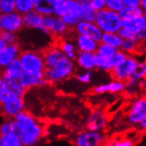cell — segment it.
<instances>
[{"label": "cell", "instance_id": "cell-15", "mask_svg": "<svg viewBox=\"0 0 146 146\" xmlns=\"http://www.w3.org/2000/svg\"><path fill=\"white\" fill-rule=\"evenodd\" d=\"M45 68H52L56 66L66 57V54L58 46L50 47L42 52Z\"/></svg>", "mask_w": 146, "mask_h": 146}, {"label": "cell", "instance_id": "cell-40", "mask_svg": "<svg viewBox=\"0 0 146 146\" xmlns=\"http://www.w3.org/2000/svg\"><path fill=\"white\" fill-rule=\"evenodd\" d=\"M105 6L107 9L119 12L124 6L121 0H104Z\"/></svg>", "mask_w": 146, "mask_h": 146}, {"label": "cell", "instance_id": "cell-13", "mask_svg": "<svg viewBox=\"0 0 146 146\" xmlns=\"http://www.w3.org/2000/svg\"><path fill=\"white\" fill-rule=\"evenodd\" d=\"M21 51V50L18 42L5 44V47L0 50V71L3 70L15 58H18Z\"/></svg>", "mask_w": 146, "mask_h": 146}, {"label": "cell", "instance_id": "cell-45", "mask_svg": "<svg viewBox=\"0 0 146 146\" xmlns=\"http://www.w3.org/2000/svg\"><path fill=\"white\" fill-rule=\"evenodd\" d=\"M124 5H130V6H139L140 0H121Z\"/></svg>", "mask_w": 146, "mask_h": 146}, {"label": "cell", "instance_id": "cell-12", "mask_svg": "<svg viewBox=\"0 0 146 146\" xmlns=\"http://www.w3.org/2000/svg\"><path fill=\"white\" fill-rule=\"evenodd\" d=\"M21 84L26 90H29L35 87H41L48 83L44 77V72L41 73H29L24 72L19 79Z\"/></svg>", "mask_w": 146, "mask_h": 146}, {"label": "cell", "instance_id": "cell-24", "mask_svg": "<svg viewBox=\"0 0 146 146\" xmlns=\"http://www.w3.org/2000/svg\"><path fill=\"white\" fill-rule=\"evenodd\" d=\"M119 15L121 16L122 20L130 19L134 17L145 14V11L143 10L140 6H130V5H124L121 10L118 12Z\"/></svg>", "mask_w": 146, "mask_h": 146}, {"label": "cell", "instance_id": "cell-3", "mask_svg": "<svg viewBox=\"0 0 146 146\" xmlns=\"http://www.w3.org/2000/svg\"><path fill=\"white\" fill-rule=\"evenodd\" d=\"M75 65L72 59L65 57L56 66L52 68H45L44 74L49 82H58L70 77L74 72Z\"/></svg>", "mask_w": 146, "mask_h": 146}, {"label": "cell", "instance_id": "cell-44", "mask_svg": "<svg viewBox=\"0 0 146 146\" xmlns=\"http://www.w3.org/2000/svg\"><path fill=\"white\" fill-rule=\"evenodd\" d=\"M111 145H115V146H132L134 145V143L128 139H124V140H119L117 141L116 143H111Z\"/></svg>", "mask_w": 146, "mask_h": 146}, {"label": "cell", "instance_id": "cell-48", "mask_svg": "<svg viewBox=\"0 0 146 146\" xmlns=\"http://www.w3.org/2000/svg\"><path fill=\"white\" fill-rule=\"evenodd\" d=\"M143 10L145 11L146 9V0H140V5H139Z\"/></svg>", "mask_w": 146, "mask_h": 146}, {"label": "cell", "instance_id": "cell-17", "mask_svg": "<svg viewBox=\"0 0 146 146\" xmlns=\"http://www.w3.org/2000/svg\"><path fill=\"white\" fill-rule=\"evenodd\" d=\"M123 90H125V82L118 80H114L106 84L98 85L92 90L93 93L97 95L105 93H119Z\"/></svg>", "mask_w": 146, "mask_h": 146}, {"label": "cell", "instance_id": "cell-9", "mask_svg": "<svg viewBox=\"0 0 146 146\" xmlns=\"http://www.w3.org/2000/svg\"><path fill=\"white\" fill-rule=\"evenodd\" d=\"M144 118H146V99L139 98L133 102L128 111L127 121L132 125H138Z\"/></svg>", "mask_w": 146, "mask_h": 146}, {"label": "cell", "instance_id": "cell-34", "mask_svg": "<svg viewBox=\"0 0 146 146\" xmlns=\"http://www.w3.org/2000/svg\"><path fill=\"white\" fill-rule=\"evenodd\" d=\"M0 37L5 41L6 44H16V42H18V36H17L16 33L14 32L0 30Z\"/></svg>", "mask_w": 146, "mask_h": 146}, {"label": "cell", "instance_id": "cell-8", "mask_svg": "<svg viewBox=\"0 0 146 146\" xmlns=\"http://www.w3.org/2000/svg\"><path fill=\"white\" fill-rule=\"evenodd\" d=\"M42 26L50 32V35L56 36H63L70 29L63 21L61 17L56 16L54 14L44 16Z\"/></svg>", "mask_w": 146, "mask_h": 146}, {"label": "cell", "instance_id": "cell-20", "mask_svg": "<svg viewBox=\"0 0 146 146\" xmlns=\"http://www.w3.org/2000/svg\"><path fill=\"white\" fill-rule=\"evenodd\" d=\"M24 70L19 58H15L10 64H8L3 70H1V75L8 76L14 79H20L23 74Z\"/></svg>", "mask_w": 146, "mask_h": 146}, {"label": "cell", "instance_id": "cell-51", "mask_svg": "<svg viewBox=\"0 0 146 146\" xmlns=\"http://www.w3.org/2000/svg\"><path fill=\"white\" fill-rule=\"evenodd\" d=\"M0 146H1V144H0Z\"/></svg>", "mask_w": 146, "mask_h": 146}, {"label": "cell", "instance_id": "cell-21", "mask_svg": "<svg viewBox=\"0 0 146 146\" xmlns=\"http://www.w3.org/2000/svg\"><path fill=\"white\" fill-rule=\"evenodd\" d=\"M98 42L93 40L90 37H88L83 35H78L76 37V46L78 48L79 51H91V52H96Z\"/></svg>", "mask_w": 146, "mask_h": 146}, {"label": "cell", "instance_id": "cell-14", "mask_svg": "<svg viewBox=\"0 0 146 146\" xmlns=\"http://www.w3.org/2000/svg\"><path fill=\"white\" fill-rule=\"evenodd\" d=\"M25 109V102L22 97H15L1 106L2 113L8 119H13L20 111Z\"/></svg>", "mask_w": 146, "mask_h": 146}, {"label": "cell", "instance_id": "cell-47", "mask_svg": "<svg viewBox=\"0 0 146 146\" xmlns=\"http://www.w3.org/2000/svg\"><path fill=\"white\" fill-rule=\"evenodd\" d=\"M138 126L139 127L141 128V129H145V127H146V118H144L143 119H142V121L138 123Z\"/></svg>", "mask_w": 146, "mask_h": 146}, {"label": "cell", "instance_id": "cell-6", "mask_svg": "<svg viewBox=\"0 0 146 146\" xmlns=\"http://www.w3.org/2000/svg\"><path fill=\"white\" fill-rule=\"evenodd\" d=\"M106 137L101 131L87 130L75 136L74 143L77 146H99L105 144Z\"/></svg>", "mask_w": 146, "mask_h": 146}, {"label": "cell", "instance_id": "cell-37", "mask_svg": "<svg viewBox=\"0 0 146 146\" xmlns=\"http://www.w3.org/2000/svg\"><path fill=\"white\" fill-rule=\"evenodd\" d=\"M127 56V54L125 53L123 50H121V49H117L116 51L113 53V55L111 58H109L110 62H111V66H113V68L115 66H117L118 64L121 63V61H123Z\"/></svg>", "mask_w": 146, "mask_h": 146}, {"label": "cell", "instance_id": "cell-46", "mask_svg": "<svg viewBox=\"0 0 146 146\" xmlns=\"http://www.w3.org/2000/svg\"><path fill=\"white\" fill-rule=\"evenodd\" d=\"M76 51H71V52H68L66 54V57L68 58H70L72 59V60H74L75 58H76Z\"/></svg>", "mask_w": 146, "mask_h": 146}, {"label": "cell", "instance_id": "cell-5", "mask_svg": "<svg viewBox=\"0 0 146 146\" xmlns=\"http://www.w3.org/2000/svg\"><path fill=\"white\" fill-rule=\"evenodd\" d=\"M138 62V59L134 55H127L124 60L115 66L110 73L114 80L126 82L135 69Z\"/></svg>", "mask_w": 146, "mask_h": 146}, {"label": "cell", "instance_id": "cell-22", "mask_svg": "<svg viewBox=\"0 0 146 146\" xmlns=\"http://www.w3.org/2000/svg\"><path fill=\"white\" fill-rule=\"evenodd\" d=\"M55 0H35L34 9L42 16L53 14V5Z\"/></svg>", "mask_w": 146, "mask_h": 146}, {"label": "cell", "instance_id": "cell-39", "mask_svg": "<svg viewBox=\"0 0 146 146\" xmlns=\"http://www.w3.org/2000/svg\"><path fill=\"white\" fill-rule=\"evenodd\" d=\"M16 0H0V6H1L2 13H12L15 11Z\"/></svg>", "mask_w": 146, "mask_h": 146}, {"label": "cell", "instance_id": "cell-32", "mask_svg": "<svg viewBox=\"0 0 146 146\" xmlns=\"http://www.w3.org/2000/svg\"><path fill=\"white\" fill-rule=\"evenodd\" d=\"M117 49H115L114 47L111 46L109 44H106L105 42H98V45L96 50V53L99 56H102L104 58H111L113 55V53L116 51Z\"/></svg>", "mask_w": 146, "mask_h": 146}, {"label": "cell", "instance_id": "cell-25", "mask_svg": "<svg viewBox=\"0 0 146 146\" xmlns=\"http://www.w3.org/2000/svg\"><path fill=\"white\" fill-rule=\"evenodd\" d=\"M15 97L17 96L14 94V92L8 87L3 77L0 76V106H3Z\"/></svg>", "mask_w": 146, "mask_h": 146}, {"label": "cell", "instance_id": "cell-31", "mask_svg": "<svg viewBox=\"0 0 146 146\" xmlns=\"http://www.w3.org/2000/svg\"><path fill=\"white\" fill-rule=\"evenodd\" d=\"M35 6V0H16L15 11L21 15L30 10L34 9Z\"/></svg>", "mask_w": 146, "mask_h": 146}, {"label": "cell", "instance_id": "cell-43", "mask_svg": "<svg viewBox=\"0 0 146 146\" xmlns=\"http://www.w3.org/2000/svg\"><path fill=\"white\" fill-rule=\"evenodd\" d=\"M90 5L95 11H99L106 8L104 0H90Z\"/></svg>", "mask_w": 146, "mask_h": 146}, {"label": "cell", "instance_id": "cell-23", "mask_svg": "<svg viewBox=\"0 0 146 146\" xmlns=\"http://www.w3.org/2000/svg\"><path fill=\"white\" fill-rule=\"evenodd\" d=\"M123 39L121 36L117 33H111V32H103L102 36L100 39L101 42H105L106 44L114 47L115 49H121V44Z\"/></svg>", "mask_w": 146, "mask_h": 146}, {"label": "cell", "instance_id": "cell-16", "mask_svg": "<svg viewBox=\"0 0 146 146\" xmlns=\"http://www.w3.org/2000/svg\"><path fill=\"white\" fill-rule=\"evenodd\" d=\"M121 28H124L131 32L138 34L142 30L146 29V17L145 14L139 15L130 19L122 20Z\"/></svg>", "mask_w": 146, "mask_h": 146}, {"label": "cell", "instance_id": "cell-4", "mask_svg": "<svg viewBox=\"0 0 146 146\" xmlns=\"http://www.w3.org/2000/svg\"><path fill=\"white\" fill-rule=\"evenodd\" d=\"M18 58L21 61L24 72L41 73L44 72L45 69V64L42 54L39 51L31 50L21 51Z\"/></svg>", "mask_w": 146, "mask_h": 146}, {"label": "cell", "instance_id": "cell-38", "mask_svg": "<svg viewBox=\"0 0 146 146\" xmlns=\"http://www.w3.org/2000/svg\"><path fill=\"white\" fill-rule=\"evenodd\" d=\"M68 13L80 16L81 6L76 0H66V12Z\"/></svg>", "mask_w": 146, "mask_h": 146}, {"label": "cell", "instance_id": "cell-1", "mask_svg": "<svg viewBox=\"0 0 146 146\" xmlns=\"http://www.w3.org/2000/svg\"><path fill=\"white\" fill-rule=\"evenodd\" d=\"M14 121L19 129V137L22 146L36 144L44 136V127L25 109L17 114Z\"/></svg>", "mask_w": 146, "mask_h": 146}, {"label": "cell", "instance_id": "cell-33", "mask_svg": "<svg viewBox=\"0 0 146 146\" xmlns=\"http://www.w3.org/2000/svg\"><path fill=\"white\" fill-rule=\"evenodd\" d=\"M95 65H96V68H98V69L104 70L106 72H111V70L113 69V66H111L110 62V59L108 58L99 56L97 53L95 56Z\"/></svg>", "mask_w": 146, "mask_h": 146}, {"label": "cell", "instance_id": "cell-19", "mask_svg": "<svg viewBox=\"0 0 146 146\" xmlns=\"http://www.w3.org/2000/svg\"><path fill=\"white\" fill-rule=\"evenodd\" d=\"M42 18H44V16L36 12L35 9L30 10L22 14L23 27L38 29L42 25Z\"/></svg>", "mask_w": 146, "mask_h": 146}, {"label": "cell", "instance_id": "cell-35", "mask_svg": "<svg viewBox=\"0 0 146 146\" xmlns=\"http://www.w3.org/2000/svg\"><path fill=\"white\" fill-rule=\"evenodd\" d=\"M66 12V0H55L53 5V14L61 17Z\"/></svg>", "mask_w": 146, "mask_h": 146}, {"label": "cell", "instance_id": "cell-49", "mask_svg": "<svg viewBox=\"0 0 146 146\" xmlns=\"http://www.w3.org/2000/svg\"><path fill=\"white\" fill-rule=\"evenodd\" d=\"M5 44H6L5 42V41H4L1 37H0V50H1L5 47Z\"/></svg>", "mask_w": 146, "mask_h": 146}, {"label": "cell", "instance_id": "cell-2", "mask_svg": "<svg viewBox=\"0 0 146 146\" xmlns=\"http://www.w3.org/2000/svg\"><path fill=\"white\" fill-rule=\"evenodd\" d=\"M95 22L102 32L117 33L121 28L122 19L118 12L104 8L97 11Z\"/></svg>", "mask_w": 146, "mask_h": 146}, {"label": "cell", "instance_id": "cell-11", "mask_svg": "<svg viewBox=\"0 0 146 146\" xmlns=\"http://www.w3.org/2000/svg\"><path fill=\"white\" fill-rule=\"evenodd\" d=\"M107 124L106 113L101 109H95L92 111L88 119L86 127L88 130L91 131H102Z\"/></svg>", "mask_w": 146, "mask_h": 146}, {"label": "cell", "instance_id": "cell-36", "mask_svg": "<svg viewBox=\"0 0 146 146\" xmlns=\"http://www.w3.org/2000/svg\"><path fill=\"white\" fill-rule=\"evenodd\" d=\"M118 34L119 36H121V37L122 39H130V40H134L137 42H140V44H142V41L138 36V34H135L134 32H131L129 30H127L124 28H121V29H119L118 31Z\"/></svg>", "mask_w": 146, "mask_h": 146}, {"label": "cell", "instance_id": "cell-26", "mask_svg": "<svg viewBox=\"0 0 146 146\" xmlns=\"http://www.w3.org/2000/svg\"><path fill=\"white\" fill-rule=\"evenodd\" d=\"M3 78L5 79V81L6 82V84L7 86L9 87L13 92L16 96L18 97H24V95L26 94V90L23 86L21 84L20 81L18 79H14V78H11V77H8V76H4V75H1Z\"/></svg>", "mask_w": 146, "mask_h": 146}, {"label": "cell", "instance_id": "cell-50", "mask_svg": "<svg viewBox=\"0 0 146 146\" xmlns=\"http://www.w3.org/2000/svg\"><path fill=\"white\" fill-rule=\"evenodd\" d=\"M0 13H1V6H0Z\"/></svg>", "mask_w": 146, "mask_h": 146}, {"label": "cell", "instance_id": "cell-29", "mask_svg": "<svg viewBox=\"0 0 146 146\" xmlns=\"http://www.w3.org/2000/svg\"><path fill=\"white\" fill-rule=\"evenodd\" d=\"M8 134H19L18 127L16 125L14 119H7L0 125V135Z\"/></svg>", "mask_w": 146, "mask_h": 146}, {"label": "cell", "instance_id": "cell-42", "mask_svg": "<svg viewBox=\"0 0 146 146\" xmlns=\"http://www.w3.org/2000/svg\"><path fill=\"white\" fill-rule=\"evenodd\" d=\"M76 78L82 83H89L91 80V72L90 70H86V72L77 74Z\"/></svg>", "mask_w": 146, "mask_h": 146}, {"label": "cell", "instance_id": "cell-41", "mask_svg": "<svg viewBox=\"0 0 146 146\" xmlns=\"http://www.w3.org/2000/svg\"><path fill=\"white\" fill-rule=\"evenodd\" d=\"M58 47L61 49V50L65 54L71 52V51H75V46L72 42L69 41H62L60 44H59Z\"/></svg>", "mask_w": 146, "mask_h": 146}, {"label": "cell", "instance_id": "cell-10", "mask_svg": "<svg viewBox=\"0 0 146 146\" xmlns=\"http://www.w3.org/2000/svg\"><path fill=\"white\" fill-rule=\"evenodd\" d=\"M74 29H75V32L78 35H83L92 38L93 40H95L97 42H100L103 32L98 27L95 22H89L81 20L75 25V27Z\"/></svg>", "mask_w": 146, "mask_h": 146}, {"label": "cell", "instance_id": "cell-27", "mask_svg": "<svg viewBox=\"0 0 146 146\" xmlns=\"http://www.w3.org/2000/svg\"><path fill=\"white\" fill-rule=\"evenodd\" d=\"M140 48H141L140 42H137L130 39H123L121 46V50H123L127 55H135L136 53H138Z\"/></svg>", "mask_w": 146, "mask_h": 146}, {"label": "cell", "instance_id": "cell-7", "mask_svg": "<svg viewBox=\"0 0 146 146\" xmlns=\"http://www.w3.org/2000/svg\"><path fill=\"white\" fill-rule=\"evenodd\" d=\"M23 28L22 15L18 12L0 13V30L17 33Z\"/></svg>", "mask_w": 146, "mask_h": 146}, {"label": "cell", "instance_id": "cell-28", "mask_svg": "<svg viewBox=\"0 0 146 146\" xmlns=\"http://www.w3.org/2000/svg\"><path fill=\"white\" fill-rule=\"evenodd\" d=\"M81 6V13H80V18L82 21L94 22L96 18L97 11H95L92 8L90 4L88 5H82Z\"/></svg>", "mask_w": 146, "mask_h": 146}, {"label": "cell", "instance_id": "cell-18", "mask_svg": "<svg viewBox=\"0 0 146 146\" xmlns=\"http://www.w3.org/2000/svg\"><path fill=\"white\" fill-rule=\"evenodd\" d=\"M95 56L96 52L91 51H79L76 54L75 60L81 68L84 70H92L96 68L95 65Z\"/></svg>", "mask_w": 146, "mask_h": 146}, {"label": "cell", "instance_id": "cell-30", "mask_svg": "<svg viewBox=\"0 0 146 146\" xmlns=\"http://www.w3.org/2000/svg\"><path fill=\"white\" fill-rule=\"evenodd\" d=\"M0 144L1 146H22L19 135L17 134L0 135Z\"/></svg>", "mask_w": 146, "mask_h": 146}]
</instances>
